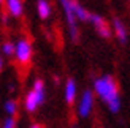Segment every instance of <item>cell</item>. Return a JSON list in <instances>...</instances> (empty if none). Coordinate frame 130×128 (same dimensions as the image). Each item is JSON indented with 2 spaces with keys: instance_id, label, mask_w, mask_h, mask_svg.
<instances>
[{
  "instance_id": "1",
  "label": "cell",
  "mask_w": 130,
  "mask_h": 128,
  "mask_svg": "<svg viewBox=\"0 0 130 128\" xmlns=\"http://www.w3.org/2000/svg\"><path fill=\"white\" fill-rule=\"evenodd\" d=\"M94 93L102 101H105L108 109L113 114L119 112L121 98H119V90H118V82L114 81L113 76L105 74V76H102V78L95 79L94 81Z\"/></svg>"
},
{
  "instance_id": "2",
  "label": "cell",
  "mask_w": 130,
  "mask_h": 128,
  "mask_svg": "<svg viewBox=\"0 0 130 128\" xmlns=\"http://www.w3.org/2000/svg\"><path fill=\"white\" fill-rule=\"evenodd\" d=\"M43 101H44V82L41 79H37L32 86V90L25 95L24 106L29 112H35Z\"/></svg>"
},
{
  "instance_id": "3",
  "label": "cell",
  "mask_w": 130,
  "mask_h": 128,
  "mask_svg": "<svg viewBox=\"0 0 130 128\" xmlns=\"http://www.w3.org/2000/svg\"><path fill=\"white\" fill-rule=\"evenodd\" d=\"M60 6L65 13V19H67L68 24V35L73 41L78 40V35H79V30H78V17H76V2L75 0H59Z\"/></svg>"
},
{
  "instance_id": "4",
  "label": "cell",
  "mask_w": 130,
  "mask_h": 128,
  "mask_svg": "<svg viewBox=\"0 0 130 128\" xmlns=\"http://www.w3.org/2000/svg\"><path fill=\"white\" fill-rule=\"evenodd\" d=\"M32 55H34V48H32V43L27 38H21L16 43V52H14V59L18 60V63L21 65H29L32 60Z\"/></svg>"
},
{
  "instance_id": "5",
  "label": "cell",
  "mask_w": 130,
  "mask_h": 128,
  "mask_svg": "<svg viewBox=\"0 0 130 128\" xmlns=\"http://www.w3.org/2000/svg\"><path fill=\"white\" fill-rule=\"evenodd\" d=\"M94 106H95V97H94V92L92 90H86L83 92L81 98H79V103H78V116L86 119L90 116V112L94 111Z\"/></svg>"
},
{
  "instance_id": "6",
  "label": "cell",
  "mask_w": 130,
  "mask_h": 128,
  "mask_svg": "<svg viewBox=\"0 0 130 128\" xmlns=\"http://www.w3.org/2000/svg\"><path fill=\"white\" fill-rule=\"evenodd\" d=\"M5 6H6V13H8L10 16H13V17L22 16V11H24L22 0H6Z\"/></svg>"
},
{
  "instance_id": "7",
  "label": "cell",
  "mask_w": 130,
  "mask_h": 128,
  "mask_svg": "<svg viewBox=\"0 0 130 128\" xmlns=\"http://www.w3.org/2000/svg\"><path fill=\"white\" fill-rule=\"evenodd\" d=\"M76 95H78V87H76V82L73 79H68L65 82V89H63V97L65 101L68 104H73L75 100H76Z\"/></svg>"
},
{
  "instance_id": "8",
  "label": "cell",
  "mask_w": 130,
  "mask_h": 128,
  "mask_svg": "<svg viewBox=\"0 0 130 128\" xmlns=\"http://www.w3.org/2000/svg\"><path fill=\"white\" fill-rule=\"evenodd\" d=\"M113 30H114V33H116V36H118V40L121 43L127 41V30H125V27H124V24H122L121 19L116 17L113 21Z\"/></svg>"
},
{
  "instance_id": "9",
  "label": "cell",
  "mask_w": 130,
  "mask_h": 128,
  "mask_svg": "<svg viewBox=\"0 0 130 128\" xmlns=\"http://www.w3.org/2000/svg\"><path fill=\"white\" fill-rule=\"evenodd\" d=\"M37 11L41 19H48L53 13V8H51V3L48 0H37Z\"/></svg>"
},
{
  "instance_id": "10",
  "label": "cell",
  "mask_w": 130,
  "mask_h": 128,
  "mask_svg": "<svg viewBox=\"0 0 130 128\" xmlns=\"http://www.w3.org/2000/svg\"><path fill=\"white\" fill-rule=\"evenodd\" d=\"M3 109H5V112H6L8 117H14L16 112H18V103L14 100H6L5 104H3Z\"/></svg>"
},
{
  "instance_id": "11",
  "label": "cell",
  "mask_w": 130,
  "mask_h": 128,
  "mask_svg": "<svg viewBox=\"0 0 130 128\" xmlns=\"http://www.w3.org/2000/svg\"><path fill=\"white\" fill-rule=\"evenodd\" d=\"M14 52H16V43L5 41L2 44V54L5 57H14Z\"/></svg>"
},
{
  "instance_id": "12",
  "label": "cell",
  "mask_w": 130,
  "mask_h": 128,
  "mask_svg": "<svg viewBox=\"0 0 130 128\" xmlns=\"http://www.w3.org/2000/svg\"><path fill=\"white\" fill-rule=\"evenodd\" d=\"M90 16H92V14H90L84 6H81L79 3L76 2V17H78V21H83V22L84 21H90Z\"/></svg>"
},
{
  "instance_id": "13",
  "label": "cell",
  "mask_w": 130,
  "mask_h": 128,
  "mask_svg": "<svg viewBox=\"0 0 130 128\" xmlns=\"http://www.w3.org/2000/svg\"><path fill=\"white\" fill-rule=\"evenodd\" d=\"M97 32H99V35L103 36V38H109V36H111V29L108 27V24H103L102 27L97 29Z\"/></svg>"
},
{
  "instance_id": "14",
  "label": "cell",
  "mask_w": 130,
  "mask_h": 128,
  "mask_svg": "<svg viewBox=\"0 0 130 128\" xmlns=\"http://www.w3.org/2000/svg\"><path fill=\"white\" fill-rule=\"evenodd\" d=\"M90 21H92V24L95 25V29H99V27H102L103 24H106L100 14H92V16H90Z\"/></svg>"
},
{
  "instance_id": "15",
  "label": "cell",
  "mask_w": 130,
  "mask_h": 128,
  "mask_svg": "<svg viewBox=\"0 0 130 128\" xmlns=\"http://www.w3.org/2000/svg\"><path fill=\"white\" fill-rule=\"evenodd\" d=\"M2 128H16V120L13 119V117H6V119L3 120Z\"/></svg>"
},
{
  "instance_id": "16",
  "label": "cell",
  "mask_w": 130,
  "mask_h": 128,
  "mask_svg": "<svg viewBox=\"0 0 130 128\" xmlns=\"http://www.w3.org/2000/svg\"><path fill=\"white\" fill-rule=\"evenodd\" d=\"M2 21H3V24L8 22V14H3V16H2Z\"/></svg>"
},
{
  "instance_id": "17",
  "label": "cell",
  "mask_w": 130,
  "mask_h": 128,
  "mask_svg": "<svg viewBox=\"0 0 130 128\" xmlns=\"http://www.w3.org/2000/svg\"><path fill=\"white\" fill-rule=\"evenodd\" d=\"M30 128H43L40 123H34V125H30Z\"/></svg>"
},
{
  "instance_id": "18",
  "label": "cell",
  "mask_w": 130,
  "mask_h": 128,
  "mask_svg": "<svg viewBox=\"0 0 130 128\" xmlns=\"http://www.w3.org/2000/svg\"><path fill=\"white\" fill-rule=\"evenodd\" d=\"M0 2H2V3H5V2H6V0H0Z\"/></svg>"
}]
</instances>
